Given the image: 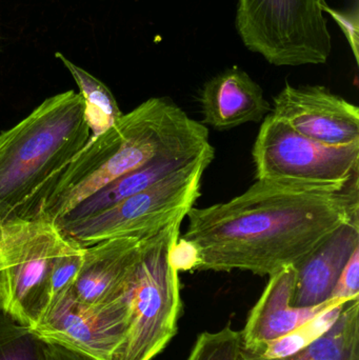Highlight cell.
Returning <instances> with one entry per match:
<instances>
[{
	"label": "cell",
	"instance_id": "obj_1",
	"mask_svg": "<svg viewBox=\"0 0 359 360\" xmlns=\"http://www.w3.org/2000/svg\"><path fill=\"white\" fill-rule=\"evenodd\" d=\"M185 217L181 238L195 247L198 271L271 276L359 217L358 174L343 186L256 180L231 200L193 207Z\"/></svg>",
	"mask_w": 359,
	"mask_h": 360
},
{
	"label": "cell",
	"instance_id": "obj_2",
	"mask_svg": "<svg viewBox=\"0 0 359 360\" xmlns=\"http://www.w3.org/2000/svg\"><path fill=\"white\" fill-rule=\"evenodd\" d=\"M209 131L167 98L148 99L88 145L20 218L56 224L78 203L156 156L207 143Z\"/></svg>",
	"mask_w": 359,
	"mask_h": 360
},
{
	"label": "cell",
	"instance_id": "obj_3",
	"mask_svg": "<svg viewBox=\"0 0 359 360\" xmlns=\"http://www.w3.org/2000/svg\"><path fill=\"white\" fill-rule=\"evenodd\" d=\"M91 139L81 95L48 97L0 133V220L23 217Z\"/></svg>",
	"mask_w": 359,
	"mask_h": 360
},
{
	"label": "cell",
	"instance_id": "obj_4",
	"mask_svg": "<svg viewBox=\"0 0 359 360\" xmlns=\"http://www.w3.org/2000/svg\"><path fill=\"white\" fill-rule=\"evenodd\" d=\"M185 218H176L141 243L126 291L128 332L111 360H152L176 335L183 302L171 251Z\"/></svg>",
	"mask_w": 359,
	"mask_h": 360
},
{
	"label": "cell",
	"instance_id": "obj_5",
	"mask_svg": "<svg viewBox=\"0 0 359 360\" xmlns=\"http://www.w3.org/2000/svg\"><path fill=\"white\" fill-rule=\"evenodd\" d=\"M325 0H238L236 29L276 67L324 65L332 50Z\"/></svg>",
	"mask_w": 359,
	"mask_h": 360
},
{
	"label": "cell",
	"instance_id": "obj_6",
	"mask_svg": "<svg viewBox=\"0 0 359 360\" xmlns=\"http://www.w3.org/2000/svg\"><path fill=\"white\" fill-rule=\"evenodd\" d=\"M214 155L204 156L97 215L57 228L81 248L120 237L152 236L176 218L187 216L200 198L202 175Z\"/></svg>",
	"mask_w": 359,
	"mask_h": 360
},
{
	"label": "cell",
	"instance_id": "obj_7",
	"mask_svg": "<svg viewBox=\"0 0 359 360\" xmlns=\"http://www.w3.org/2000/svg\"><path fill=\"white\" fill-rule=\"evenodd\" d=\"M67 243L58 228L44 219L14 218L2 224L4 311L30 329L41 321L50 304L55 260Z\"/></svg>",
	"mask_w": 359,
	"mask_h": 360
},
{
	"label": "cell",
	"instance_id": "obj_8",
	"mask_svg": "<svg viewBox=\"0 0 359 360\" xmlns=\"http://www.w3.org/2000/svg\"><path fill=\"white\" fill-rule=\"evenodd\" d=\"M252 158L257 180L343 186L358 174L359 143L349 146L318 143L271 114L261 124Z\"/></svg>",
	"mask_w": 359,
	"mask_h": 360
},
{
	"label": "cell",
	"instance_id": "obj_9",
	"mask_svg": "<svg viewBox=\"0 0 359 360\" xmlns=\"http://www.w3.org/2000/svg\"><path fill=\"white\" fill-rule=\"evenodd\" d=\"M128 327L126 292L117 302L100 306L80 304L67 292L51 302L32 330L42 340L71 347L99 360H111Z\"/></svg>",
	"mask_w": 359,
	"mask_h": 360
},
{
	"label": "cell",
	"instance_id": "obj_10",
	"mask_svg": "<svg viewBox=\"0 0 359 360\" xmlns=\"http://www.w3.org/2000/svg\"><path fill=\"white\" fill-rule=\"evenodd\" d=\"M272 115L303 136L329 146L359 143V109L324 86H286Z\"/></svg>",
	"mask_w": 359,
	"mask_h": 360
},
{
	"label": "cell",
	"instance_id": "obj_11",
	"mask_svg": "<svg viewBox=\"0 0 359 360\" xmlns=\"http://www.w3.org/2000/svg\"><path fill=\"white\" fill-rule=\"evenodd\" d=\"M143 239L120 237L84 248V262L70 295L88 306L112 304L124 297Z\"/></svg>",
	"mask_w": 359,
	"mask_h": 360
},
{
	"label": "cell",
	"instance_id": "obj_12",
	"mask_svg": "<svg viewBox=\"0 0 359 360\" xmlns=\"http://www.w3.org/2000/svg\"><path fill=\"white\" fill-rule=\"evenodd\" d=\"M296 283V269L288 266L269 276L259 300L249 313L244 330L240 331L244 350L256 351L263 345L299 329L333 304L343 302L330 300L314 307H294L293 293Z\"/></svg>",
	"mask_w": 359,
	"mask_h": 360
},
{
	"label": "cell",
	"instance_id": "obj_13",
	"mask_svg": "<svg viewBox=\"0 0 359 360\" xmlns=\"http://www.w3.org/2000/svg\"><path fill=\"white\" fill-rule=\"evenodd\" d=\"M211 153H215V150L210 141L192 143L164 152L86 197L55 226H65L97 215Z\"/></svg>",
	"mask_w": 359,
	"mask_h": 360
},
{
	"label": "cell",
	"instance_id": "obj_14",
	"mask_svg": "<svg viewBox=\"0 0 359 360\" xmlns=\"http://www.w3.org/2000/svg\"><path fill=\"white\" fill-rule=\"evenodd\" d=\"M359 248V217L329 235L296 264L294 307H314L331 300L335 285L353 252Z\"/></svg>",
	"mask_w": 359,
	"mask_h": 360
},
{
	"label": "cell",
	"instance_id": "obj_15",
	"mask_svg": "<svg viewBox=\"0 0 359 360\" xmlns=\"http://www.w3.org/2000/svg\"><path fill=\"white\" fill-rule=\"evenodd\" d=\"M200 101L204 124L219 131L261 122L271 110L261 86L237 67L208 80Z\"/></svg>",
	"mask_w": 359,
	"mask_h": 360
},
{
	"label": "cell",
	"instance_id": "obj_16",
	"mask_svg": "<svg viewBox=\"0 0 359 360\" xmlns=\"http://www.w3.org/2000/svg\"><path fill=\"white\" fill-rule=\"evenodd\" d=\"M238 360H359V298L348 302L333 327L299 352L266 359L242 346Z\"/></svg>",
	"mask_w": 359,
	"mask_h": 360
},
{
	"label": "cell",
	"instance_id": "obj_17",
	"mask_svg": "<svg viewBox=\"0 0 359 360\" xmlns=\"http://www.w3.org/2000/svg\"><path fill=\"white\" fill-rule=\"evenodd\" d=\"M56 57L69 70L79 88V94L84 99L86 124L92 133L90 139L100 136L124 115L113 93L103 82L72 63L65 55L56 53Z\"/></svg>",
	"mask_w": 359,
	"mask_h": 360
},
{
	"label": "cell",
	"instance_id": "obj_18",
	"mask_svg": "<svg viewBox=\"0 0 359 360\" xmlns=\"http://www.w3.org/2000/svg\"><path fill=\"white\" fill-rule=\"evenodd\" d=\"M346 304L339 302L333 304L299 329L263 345L256 351L253 352L249 351V352L254 353L266 359H278L291 356L327 333L337 323Z\"/></svg>",
	"mask_w": 359,
	"mask_h": 360
},
{
	"label": "cell",
	"instance_id": "obj_19",
	"mask_svg": "<svg viewBox=\"0 0 359 360\" xmlns=\"http://www.w3.org/2000/svg\"><path fill=\"white\" fill-rule=\"evenodd\" d=\"M0 360H46L44 342L0 309Z\"/></svg>",
	"mask_w": 359,
	"mask_h": 360
},
{
	"label": "cell",
	"instance_id": "obj_20",
	"mask_svg": "<svg viewBox=\"0 0 359 360\" xmlns=\"http://www.w3.org/2000/svg\"><path fill=\"white\" fill-rule=\"evenodd\" d=\"M240 350V331L228 325L219 331L198 335L187 360H238Z\"/></svg>",
	"mask_w": 359,
	"mask_h": 360
},
{
	"label": "cell",
	"instance_id": "obj_21",
	"mask_svg": "<svg viewBox=\"0 0 359 360\" xmlns=\"http://www.w3.org/2000/svg\"><path fill=\"white\" fill-rule=\"evenodd\" d=\"M84 254V248L67 240V245L57 256L53 268L51 279V302L58 300L70 291L81 268Z\"/></svg>",
	"mask_w": 359,
	"mask_h": 360
},
{
	"label": "cell",
	"instance_id": "obj_22",
	"mask_svg": "<svg viewBox=\"0 0 359 360\" xmlns=\"http://www.w3.org/2000/svg\"><path fill=\"white\" fill-rule=\"evenodd\" d=\"M332 298L345 302L359 298V248L346 264L333 290Z\"/></svg>",
	"mask_w": 359,
	"mask_h": 360
},
{
	"label": "cell",
	"instance_id": "obj_23",
	"mask_svg": "<svg viewBox=\"0 0 359 360\" xmlns=\"http://www.w3.org/2000/svg\"><path fill=\"white\" fill-rule=\"evenodd\" d=\"M322 11L329 13L337 21V25L341 27L343 33L345 34L346 38L351 46L352 52L355 57L356 63H359V20H358V8L349 11H337L330 8L328 4H325Z\"/></svg>",
	"mask_w": 359,
	"mask_h": 360
},
{
	"label": "cell",
	"instance_id": "obj_24",
	"mask_svg": "<svg viewBox=\"0 0 359 360\" xmlns=\"http://www.w3.org/2000/svg\"><path fill=\"white\" fill-rule=\"evenodd\" d=\"M171 262L177 272L197 270V251L191 243L185 239L178 238L171 251Z\"/></svg>",
	"mask_w": 359,
	"mask_h": 360
},
{
	"label": "cell",
	"instance_id": "obj_25",
	"mask_svg": "<svg viewBox=\"0 0 359 360\" xmlns=\"http://www.w3.org/2000/svg\"><path fill=\"white\" fill-rule=\"evenodd\" d=\"M46 360H99L71 347L44 340Z\"/></svg>",
	"mask_w": 359,
	"mask_h": 360
},
{
	"label": "cell",
	"instance_id": "obj_26",
	"mask_svg": "<svg viewBox=\"0 0 359 360\" xmlns=\"http://www.w3.org/2000/svg\"><path fill=\"white\" fill-rule=\"evenodd\" d=\"M6 281H4V272L0 273V309H4L6 307Z\"/></svg>",
	"mask_w": 359,
	"mask_h": 360
},
{
	"label": "cell",
	"instance_id": "obj_27",
	"mask_svg": "<svg viewBox=\"0 0 359 360\" xmlns=\"http://www.w3.org/2000/svg\"><path fill=\"white\" fill-rule=\"evenodd\" d=\"M2 221L0 220V243H1ZM0 273H2L1 255H0Z\"/></svg>",
	"mask_w": 359,
	"mask_h": 360
}]
</instances>
